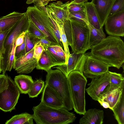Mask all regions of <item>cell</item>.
Instances as JSON below:
<instances>
[{
    "mask_svg": "<svg viewBox=\"0 0 124 124\" xmlns=\"http://www.w3.org/2000/svg\"><path fill=\"white\" fill-rule=\"evenodd\" d=\"M69 3L68 2L64 3L58 1L50 3L46 7L49 9L57 18L64 23L69 19L70 12L68 8Z\"/></svg>",
    "mask_w": 124,
    "mask_h": 124,
    "instance_id": "cell-15",
    "label": "cell"
},
{
    "mask_svg": "<svg viewBox=\"0 0 124 124\" xmlns=\"http://www.w3.org/2000/svg\"><path fill=\"white\" fill-rule=\"evenodd\" d=\"M51 0H27L26 3L28 4L33 3L38 7H42L46 5Z\"/></svg>",
    "mask_w": 124,
    "mask_h": 124,
    "instance_id": "cell-42",
    "label": "cell"
},
{
    "mask_svg": "<svg viewBox=\"0 0 124 124\" xmlns=\"http://www.w3.org/2000/svg\"><path fill=\"white\" fill-rule=\"evenodd\" d=\"M52 46L55 50L58 57L63 65H64L65 62V54L62 47L61 46L58 45Z\"/></svg>",
    "mask_w": 124,
    "mask_h": 124,
    "instance_id": "cell-37",
    "label": "cell"
},
{
    "mask_svg": "<svg viewBox=\"0 0 124 124\" xmlns=\"http://www.w3.org/2000/svg\"><path fill=\"white\" fill-rule=\"evenodd\" d=\"M98 102L100 103L101 105L103 107L105 108H109L112 110L113 108H111L109 104L107 102L104 101H98Z\"/></svg>",
    "mask_w": 124,
    "mask_h": 124,
    "instance_id": "cell-44",
    "label": "cell"
},
{
    "mask_svg": "<svg viewBox=\"0 0 124 124\" xmlns=\"http://www.w3.org/2000/svg\"><path fill=\"white\" fill-rule=\"evenodd\" d=\"M68 8L70 12L86 11L84 3L76 4L71 3L69 2Z\"/></svg>",
    "mask_w": 124,
    "mask_h": 124,
    "instance_id": "cell-35",
    "label": "cell"
},
{
    "mask_svg": "<svg viewBox=\"0 0 124 124\" xmlns=\"http://www.w3.org/2000/svg\"><path fill=\"white\" fill-rule=\"evenodd\" d=\"M26 31L23 32L16 38L15 42L16 47L21 45L23 43Z\"/></svg>",
    "mask_w": 124,
    "mask_h": 124,
    "instance_id": "cell-43",
    "label": "cell"
},
{
    "mask_svg": "<svg viewBox=\"0 0 124 124\" xmlns=\"http://www.w3.org/2000/svg\"><path fill=\"white\" fill-rule=\"evenodd\" d=\"M16 45L14 43L13 49L8 60L7 71H10L13 67L15 61V54Z\"/></svg>",
    "mask_w": 124,
    "mask_h": 124,
    "instance_id": "cell-40",
    "label": "cell"
},
{
    "mask_svg": "<svg viewBox=\"0 0 124 124\" xmlns=\"http://www.w3.org/2000/svg\"><path fill=\"white\" fill-rule=\"evenodd\" d=\"M26 13L28 18L43 32L46 39L55 45L60 46L53 32L52 23L45 6L29 7Z\"/></svg>",
    "mask_w": 124,
    "mask_h": 124,
    "instance_id": "cell-6",
    "label": "cell"
},
{
    "mask_svg": "<svg viewBox=\"0 0 124 124\" xmlns=\"http://www.w3.org/2000/svg\"><path fill=\"white\" fill-rule=\"evenodd\" d=\"M44 85V82L41 79H38L34 81L28 93L29 97H37L42 91Z\"/></svg>",
    "mask_w": 124,
    "mask_h": 124,
    "instance_id": "cell-28",
    "label": "cell"
},
{
    "mask_svg": "<svg viewBox=\"0 0 124 124\" xmlns=\"http://www.w3.org/2000/svg\"><path fill=\"white\" fill-rule=\"evenodd\" d=\"M87 17L86 11L70 12L69 15V19H72L77 22L84 24H86L84 20Z\"/></svg>",
    "mask_w": 124,
    "mask_h": 124,
    "instance_id": "cell-32",
    "label": "cell"
},
{
    "mask_svg": "<svg viewBox=\"0 0 124 124\" xmlns=\"http://www.w3.org/2000/svg\"><path fill=\"white\" fill-rule=\"evenodd\" d=\"M84 4L89 23L95 28L103 32L97 13L93 4L91 2Z\"/></svg>",
    "mask_w": 124,
    "mask_h": 124,
    "instance_id": "cell-21",
    "label": "cell"
},
{
    "mask_svg": "<svg viewBox=\"0 0 124 124\" xmlns=\"http://www.w3.org/2000/svg\"><path fill=\"white\" fill-rule=\"evenodd\" d=\"M106 31L109 35L124 36V11L106 18L104 24Z\"/></svg>",
    "mask_w": 124,
    "mask_h": 124,
    "instance_id": "cell-11",
    "label": "cell"
},
{
    "mask_svg": "<svg viewBox=\"0 0 124 124\" xmlns=\"http://www.w3.org/2000/svg\"><path fill=\"white\" fill-rule=\"evenodd\" d=\"M45 82L58 94L62 98L64 108L68 111L72 110L73 105L67 78L58 69L48 71Z\"/></svg>",
    "mask_w": 124,
    "mask_h": 124,
    "instance_id": "cell-5",
    "label": "cell"
},
{
    "mask_svg": "<svg viewBox=\"0 0 124 124\" xmlns=\"http://www.w3.org/2000/svg\"><path fill=\"white\" fill-rule=\"evenodd\" d=\"M124 11V0H115L107 17L116 13Z\"/></svg>",
    "mask_w": 124,
    "mask_h": 124,
    "instance_id": "cell-30",
    "label": "cell"
},
{
    "mask_svg": "<svg viewBox=\"0 0 124 124\" xmlns=\"http://www.w3.org/2000/svg\"><path fill=\"white\" fill-rule=\"evenodd\" d=\"M114 117L118 124H124V92L119 100L113 108Z\"/></svg>",
    "mask_w": 124,
    "mask_h": 124,
    "instance_id": "cell-26",
    "label": "cell"
},
{
    "mask_svg": "<svg viewBox=\"0 0 124 124\" xmlns=\"http://www.w3.org/2000/svg\"><path fill=\"white\" fill-rule=\"evenodd\" d=\"M64 28L68 45L71 47L72 52L85 53L87 51L89 33L87 24L69 19L64 22Z\"/></svg>",
    "mask_w": 124,
    "mask_h": 124,
    "instance_id": "cell-3",
    "label": "cell"
},
{
    "mask_svg": "<svg viewBox=\"0 0 124 124\" xmlns=\"http://www.w3.org/2000/svg\"><path fill=\"white\" fill-rule=\"evenodd\" d=\"M44 50V47L40 45H35L34 47L33 57L38 59Z\"/></svg>",
    "mask_w": 124,
    "mask_h": 124,
    "instance_id": "cell-41",
    "label": "cell"
},
{
    "mask_svg": "<svg viewBox=\"0 0 124 124\" xmlns=\"http://www.w3.org/2000/svg\"><path fill=\"white\" fill-rule=\"evenodd\" d=\"M28 19L29 26L27 31L29 34L40 38H45L43 32L30 19L28 18Z\"/></svg>",
    "mask_w": 124,
    "mask_h": 124,
    "instance_id": "cell-29",
    "label": "cell"
},
{
    "mask_svg": "<svg viewBox=\"0 0 124 124\" xmlns=\"http://www.w3.org/2000/svg\"><path fill=\"white\" fill-rule=\"evenodd\" d=\"M86 54H76L72 53L70 54L67 63L62 66H56L52 68L58 69L67 78L71 71H78L83 73V69L86 57Z\"/></svg>",
    "mask_w": 124,
    "mask_h": 124,
    "instance_id": "cell-12",
    "label": "cell"
},
{
    "mask_svg": "<svg viewBox=\"0 0 124 124\" xmlns=\"http://www.w3.org/2000/svg\"><path fill=\"white\" fill-rule=\"evenodd\" d=\"M33 119L37 124H68L74 122L75 115L64 108L47 106L42 102L32 108Z\"/></svg>",
    "mask_w": 124,
    "mask_h": 124,
    "instance_id": "cell-2",
    "label": "cell"
},
{
    "mask_svg": "<svg viewBox=\"0 0 124 124\" xmlns=\"http://www.w3.org/2000/svg\"><path fill=\"white\" fill-rule=\"evenodd\" d=\"M48 16L51 18L56 24L59 31L60 37L62 41L64 51L65 54V62L66 64L70 53V52L66 37L64 28V23L57 18L50 10L47 12Z\"/></svg>",
    "mask_w": 124,
    "mask_h": 124,
    "instance_id": "cell-23",
    "label": "cell"
},
{
    "mask_svg": "<svg viewBox=\"0 0 124 124\" xmlns=\"http://www.w3.org/2000/svg\"><path fill=\"white\" fill-rule=\"evenodd\" d=\"M104 112L95 108L86 111L79 120L80 124H102L103 122Z\"/></svg>",
    "mask_w": 124,
    "mask_h": 124,
    "instance_id": "cell-18",
    "label": "cell"
},
{
    "mask_svg": "<svg viewBox=\"0 0 124 124\" xmlns=\"http://www.w3.org/2000/svg\"><path fill=\"white\" fill-rule=\"evenodd\" d=\"M8 85L7 75L0 74V93L7 89Z\"/></svg>",
    "mask_w": 124,
    "mask_h": 124,
    "instance_id": "cell-39",
    "label": "cell"
},
{
    "mask_svg": "<svg viewBox=\"0 0 124 124\" xmlns=\"http://www.w3.org/2000/svg\"><path fill=\"white\" fill-rule=\"evenodd\" d=\"M109 71L100 76L92 79L85 89L87 93L92 99L95 101L99 100L102 94L110 85Z\"/></svg>",
    "mask_w": 124,
    "mask_h": 124,
    "instance_id": "cell-10",
    "label": "cell"
},
{
    "mask_svg": "<svg viewBox=\"0 0 124 124\" xmlns=\"http://www.w3.org/2000/svg\"><path fill=\"white\" fill-rule=\"evenodd\" d=\"M89 30V39L87 50L90 49L92 46L98 44L106 37L104 32L95 28L89 23L87 17L84 20Z\"/></svg>",
    "mask_w": 124,
    "mask_h": 124,
    "instance_id": "cell-20",
    "label": "cell"
},
{
    "mask_svg": "<svg viewBox=\"0 0 124 124\" xmlns=\"http://www.w3.org/2000/svg\"><path fill=\"white\" fill-rule=\"evenodd\" d=\"M110 86L124 87V78L122 74L109 71Z\"/></svg>",
    "mask_w": 124,
    "mask_h": 124,
    "instance_id": "cell-27",
    "label": "cell"
},
{
    "mask_svg": "<svg viewBox=\"0 0 124 124\" xmlns=\"http://www.w3.org/2000/svg\"><path fill=\"white\" fill-rule=\"evenodd\" d=\"M24 13L14 11L0 18V31H5L11 29L22 18Z\"/></svg>",
    "mask_w": 124,
    "mask_h": 124,
    "instance_id": "cell-19",
    "label": "cell"
},
{
    "mask_svg": "<svg viewBox=\"0 0 124 124\" xmlns=\"http://www.w3.org/2000/svg\"><path fill=\"white\" fill-rule=\"evenodd\" d=\"M26 54L25 40L24 38L23 43L21 45L16 47L15 54V60L24 55Z\"/></svg>",
    "mask_w": 124,
    "mask_h": 124,
    "instance_id": "cell-36",
    "label": "cell"
},
{
    "mask_svg": "<svg viewBox=\"0 0 124 124\" xmlns=\"http://www.w3.org/2000/svg\"><path fill=\"white\" fill-rule=\"evenodd\" d=\"M124 92V87L113 88L110 85L98 101L107 102L113 108L119 100Z\"/></svg>",
    "mask_w": 124,
    "mask_h": 124,
    "instance_id": "cell-17",
    "label": "cell"
},
{
    "mask_svg": "<svg viewBox=\"0 0 124 124\" xmlns=\"http://www.w3.org/2000/svg\"><path fill=\"white\" fill-rule=\"evenodd\" d=\"M55 0H51V1Z\"/></svg>",
    "mask_w": 124,
    "mask_h": 124,
    "instance_id": "cell-47",
    "label": "cell"
},
{
    "mask_svg": "<svg viewBox=\"0 0 124 124\" xmlns=\"http://www.w3.org/2000/svg\"><path fill=\"white\" fill-rule=\"evenodd\" d=\"M67 78L73 108L77 113L84 115L86 111L85 91L86 78L82 73L76 70L71 72Z\"/></svg>",
    "mask_w": 124,
    "mask_h": 124,
    "instance_id": "cell-4",
    "label": "cell"
},
{
    "mask_svg": "<svg viewBox=\"0 0 124 124\" xmlns=\"http://www.w3.org/2000/svg\"><path fill=\"white\" fill-rule=\"evenodd\" d=\"M43 89L41 102L46 105L52 108H64L62 98L53 89L46 83Z\"/></svg>",
    "mask_w": 124,
    "mask_h": 124,
    "instance_id": "cell-14",
    "label": "cell"
},
{
    "mask_svg": "<svg viewBox=\"0 0 124 124\" xmlns=\"http://www.w3.org/2000/svg\"><path fill=\"white\" fill-rule=\"evenodd\" d=\"M54 66V63L44 50L38 59L35 68L37 69L44 70L47 72Z\"/></svg>",
    "mask_w": 124,
    "mask_h": 124,
    "instance_id": "cell-25",
    "label": "cell"
},
{
    "mask_svg": "<svg viewBox=\"0 0 124 124\" xmlns=\"http://www.w3.org/2000/svg\"><path fill=\"white\" fill-rule=\"evenodd\" d=\"M35 46L40 45L44 47V50L48 47L55 45L54 44L45 38H40L33 36Z\"/></svg>",
    "mask_w": 124,
    "mask_h": 124,
    "instance_id": "cell-33",
    "label": "cell"
},
{
    "mask_svg": "<svg viewBox=\"0 0 124 124\" xmlns=\"http://www.w3.org/2000/svg\"><path fill=\"white\" fill-rule=\"evenodd\" d=\"M34 47L24 55L15 60L13 68L17 73L28 74L35 68L38 59L33 57Z\"/></svg>",
    "mask_w": 124,
    "mask_h": 124,
    "instance_id": "cell-13",
    "label": "cell"
},
{
    "mask_svg": "<svg viewBox=\"0 0 124 124\" xmlns=\"http://www.w3.org/2000/svg\"><path fill=\"white\" fill-rule=\"evenodd\" d=\"M14 81L20 93L28 94L33 83L31 76L20 74L15 77Z\"/></svg>",
    "mask_w": 124,
    "mask_h": 124,
    "instance_id": "cell-22",
    "label": "cell"
},
{
    "mask_svg": "<svg viewBox=\"0 0 124 124\" xmlns=\"http://www.w3.org/2000/svg\"><path fill=\"white\" fill-rule=\"evenodd\" d=\"M7 76L9 84L8 88L0 93V109L5 112L15 109L20 93L14 81Z\"/></svg>",
    "mask_w": 124,
    "mask_h": 124,
    "instance_id": "cell-8",
    "label": "cell"
},
{
    "mask_svg": "<svg viewBox=\"0 0 124 124\" xmlns=\"http://www.w3.org/2000/svg\"><path fill=\"white\" fill-rule=\"evenodd\" d=\"M29 23L28 18L25 12L22 18L11 29L4 44L5 49V53L2 55L4 62H8L16 38L23 32L27 31Z\"/></svg>",
    "mask_w": 124,
    "mask_h": 124,
    "instance_id": "cell-7",
    "label": "cell"
},
{
    "mask_svg": "<svg viewBox=\"0 0 124 124\" xmlns=\"http://www.w3.org/2000/svg\"><path fill=\"white\" fill-rule=\"evenodd\" d=\"M32 115L27 112L16 115L7 120L5 124H33Z\"/></svg>",
    "mask_w": 124,
    "mask_h": 124,
    "instance_id": "cell-24",
    "label": "cell"
},
{
    "mask_svg": "<svg viewBox=\"0 0 124 124\" xmlns=\"http://www.w3.org/2000/svg\"><path fill=\"white\" fill-rule=\"evenodd\" d=\"M115 0H92L91 2L94 7L102 27Z\"/></svg>",
    "mask_w": 124,
    "mask_h": 124,
    "instance_id": "cell-16",
    "label": "cell"
},
{
    "mask_svg": "<svg viewBox=\"0 0 124 124\" xmlns=\"http://www.w3.org/2000/svg\"><path fill=\"white\" fill-rule=\"evenodd\" d=\"M11 29L4 31H0V55H2L5 53V49L4 44L6 38Z\"/></svg>",
    "mask_w": 124,
    "mask_h": 124,
    "instance_id": "cell-38",
    "label": "cell"
},
{
    "mask_svg": "<svg viewBox=\"0 0 124 124\" xmlns=\"http://www.w3.org/2000/svg\"><path fill=\"white\" fill-rule=\"evenodd\" d=\"M90 54L109 67L119 69L124 62V43L120 37L109 35L92 46Z\"/></svg>",
    "mask_w": 124,
    "mask_h": 124,
    "instance_id": "cell-1",
    "label": "cell"
},
{
    "mask_svg": "<svg viewBox=\"0 0 124 124\" xmlns=\"http://www.w3.org/2000/svg\"><path fill=\"white\" fill-rule=\"evenodd\" d=\"M44 50L54 63L55 66L63 65L58 57L55 50L52 46L48 47Z\"/></svg>",
    "mask_w": 124,
    "mask_h": 124,
    "instance_id": "cell-31",
    "label": "cell"
},
{
    "mask_svg": "<svg viewBox=\"0 0 124 124\" xmlns=\"http://www.w3.org/2000/svg\"><path fill=\"white\" fill-rule=\"evenodd\" d=\"M82 72L87 78H93L104 74L108 71L109 67L101 61L86 53Z\"/></svg>",
    "mask_w": 124,
    "mask_h": 124,
    "instance_id": "cell-9",
    "label": "cell"
},
{
    "mask_svg": "<svg viewBox=\"0 0 124 124\" xmlns=\"http://www.w3.org/2000/svg\"><path fill=\"white\" fill-rule=\"evenodd\" d=\"M24 39L26 53L33 48L35 44L33 39V36L30 35L27 31L25 35Z\"/></svg>",
    "mask_w": 124,
    "mask_h": 124,
    "instance_id": "cell-34",
    "label": "cell"
},
{
    "mask_svg": "<svg viewBox=\"0 0 124 124\" xmlns=\"http://www.w3.org/2000/svg\"><path fill=\"white\" fill-rule=\"evenodd\" d=\"M88 0H74L70 2L71 3L76 4L84 3L87 2Z\"/></svg>",
    "mask_w": 124,
    "mask_h": 124,
    "instance_id": "cell-45",
    "label": "cell"
},
{
    "mask_svg": "<svg viewBox=\"0 0 124 124\" xmlns=\"http://www.w3.org/2000/svg\"><path fill=\"white\" fill-rule=\"evenodd\" d=\"M2 55H0V73L2 71Z\"/></svg>",
    "mask_w": 124,
    "mask_h": 124,
    "instance_id": "cell-46",
    "label": "cell"
}]
</instances>
